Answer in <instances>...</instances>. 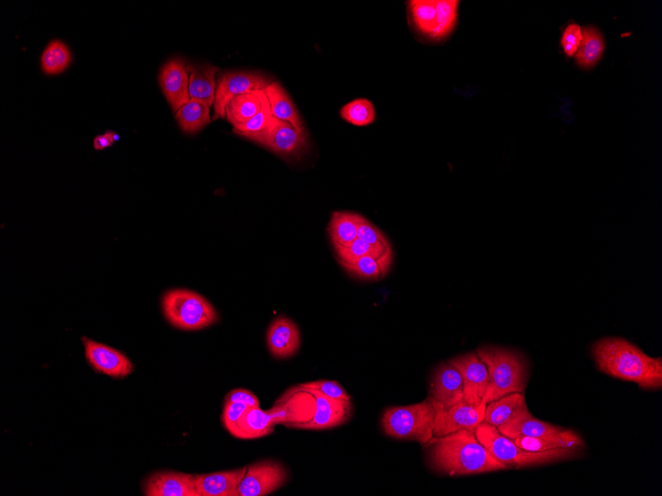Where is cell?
Wrapping results in <instances>:
<instances>
[{
    "instance_id": "cell-1",
    "label": "cell",
    "mask_w": 662,
    "mask_h": 496,
    "mask_svg": "<svg viewBox=\"0 0 662 496\" xmlns=\"http://www.w3.org/2000/svg\"><path fill=\"white\" fill-rule=\"evenodd\" d=\"M424 449L428 466L443 475L470 476L510 470L491 455L470 430L435 436Z\"/></svg>"
},
{
    "instance_id": "cell-2",
    "label": "cell",
    "mask_w": 662,
    "mask_h": 496,
    "mask_svg": "<svg viewBox=\"0 0 662 496\" xmlns=\"http://www.w3.org/2000/svg\"><path fill=\"white\" fill-rule=\"evenodd\" d=\"M592 356L604 374L636 384L646 390L662 388L661 357H652L633 343L618 337L593 344Z\"/></svg>"
},
{
    "instance_id": "cell-3",
    "label": "cell",
    "mask_w": 662,
    "mask_h": 496,
    "mask_svg": "<svg viewBox=\"0 0 662 496\" xmlns=\"http://www.w3.org/2000/svg\"><path fill=\"white\" fill-rule=\"evenodd\" d=\"M476 438L500 463L509 469H522L556 463L573 459L579 450L557 449L531 452L520 448L512 439L502 434L497 427L482 422L474 431Z\"/></svg>"
},
{
    "instance_id": "cell-4",
    "label": "cell",
    "mask_w": 662,
    "mask_h": 496,
    "mask_svg": "<svg viewBox=\"0 0 662 496\" xmlns=\"http://www.w3.org/2000/svg\"><path fill=\"white\" fill-rule=\"evenodd\" d=\"M476 352L486 364L490 377L484 405L515 392L523 394L528 367L521 354L499 347H481Z\"/></svg>"
},
{
    "instance_id": "cell-5",
    "label": "cell",
    "mask_w": 662,
    "mask_h": 496,
    "mask_svg": "<svg viewBox=\"0 0 662 496\" xmlns=\"http://www.w3.org/2000/svg\"><path fill=\"white\" fill-rule=\"evenodd\" d=\"M435 405L429 397L416 405L387 408L381 423L387 436L424 446L435 437Z\"/></svg>"
},
{
    "instance_id": "cell-6",
    "label": "cell",
    "mask_w": 662,
    "mask_h": 496,
    "mask_svg": "<svg viewBox=\"0 0 662 496\" xmlns=\"http://www.w3.org/2000/svg\"><path fill=\"white\" fill-rule=\"evenodd\" d=\"M163 310L171 325L181 330H202L219 321L218 313L207 299L187 290H174L165 294Z\"/></svg>"
},
{
    "instance_id": "cell-7",
    "label": "cell",
    "mask_w": 662,
    "mask_h": 496,
    "mask_svg": "<svg viewBox=\"0 0 662 496\" xmlns=\"http://www.w3.org/2000/svg\"><path fill=\"white\" fill-rule=\"evenodd\" d=\"M244 138L289 160L300 159L309 146V134L305 130H296L289 122L275 118L264 130Z\"/></svg>"
},
{
    "instance_id": "cell-8",
    "label": "cell",
    "mask_w": 662,
    "mask_h": 496,
    "mask_svg": "<svg viewBox=\"0 0 662 496\" xmlns=\"http://www.w3.org/2000/svg\"><path fill=\"white\" fill-rule=\"evenodd\" d=\"M286 466L275 460H262L247 466L236 496H266L277 491L289 480Z\"/></svg>"
},
{
    "instance_id": "cell-9",
    "label": "cell",
    "mask_w": 662,
    "mask_h": 496,
    "mask_svg": "<svg viewBox=\"0 0 662 496\" xmlns=\"http://www.w3.org/2000/svg\"><path fill=\"white\" fill-rule=\"evenodd\" d=\"M270 83L269 78L255 72L227 71L218 75L213 120L225 118V108L235 97L264 90Z\"/></svg>"
},
{
    "instance_id": "cell-10",
    "label": "cell",
    "mask_w": 662,
    "mask_h": 496,
    "mask_svg": "<svg viewBox=\"0 0 662 496\" xmlns=\"http://www.w3.org/2000/svg\"><path fill=\"white\" fill-rule=\"evenodd\" d=\"M449 362L458 368L462 377L464 402L475 408L483 405L490 385V377L486 364L477 352L455 356Z\"/></svg>"
},
{
    "instance_id": "cell-11",
    "label": "cell",
    "mask_w": 662,
    "mask_h": 496,
    "mask_svg": "<svg viewBox=\"0 0 662 496\" xmlns=\"http://www.w3.org/2000/svg\"><path fill=\"white\" fill-rule=\"evenodd\" d=\"M432 401L436 408L435 429H433V435L436 437L460 430L474 432L477 427L484 422L486 410L484 403L475 408L463 401L447 409L437 401L433 399Z\"/></svg>"
},
{
    "instance_id": "cell-12",
    "label": "cell",
    "mask_w": 662,
    "mask_h": 496,
    "mask_svg": "<svg viewBox=\"0 0 662 496\" xmlns=\"http://www.w3.org/2000/svg\"><path fill=\"white\" fill-rule=\"evenodd\" d=\"M301 387V386H300ZM313 397L316 412L309 421L299 424L295 429L326 430L346 423L352 413L351 400L329 398L321 392L301 387Z\"/></svg>"
},
{
    "instance_id": "cell-13",
    "label": "cell",
    "mask_w": 662,
    "mask_h": 496,
    "mask_svg": "<svg viewBox=\"0 0 662 496\" xmlns=\"http://www.w3.org/2000/svg\"><path fill=\"white\" fill-rule=\"evenodd\" d=\"M159 82L169 105L174 112L177 113L181 107L187 105L191 100L187 63L180 59V57L170 60L164 65L159 75Z\"/></svg>"
},
{
    "instance_id": "cell-14",
    "label": "cell",
    "mask_w": 662,
    "mask_h": 496,
    "mask_svg": "<svg viewBox=\"0 0 662 496\" xmlns=\"http://www.w3.org/2000/svg\"><path fill=\"white\" fill-rule=\"evenodd\" d=\"M83 343L87 360L98 372L117 378L133 372L132 363L121 352L87 338H83Z\"/></svg>"
},
{
    "instance_id": "cell-15",
    "label": "cell",
    "mask_w": 662,
    "mask_h": 496,
    "mask_svg": "<svg viewBox=\"0 0 662 496\" xmlns=\"http://www.w3.org/2000/svg\"><path fill=\"white\" fill-rule=\"evenodd\" d=\"M429 397L447 409L463 402V380L458 368L450 362L440 364L432 376Z\"/></svg>"
},
{
    "instance_id": "cell-16",
    "label": "cell",
    "mask_w": 662,
    "mask_h": 496,
    "mask_svg": "<svg viewBox=\"0 0 662 496\" xmlns=\"http://www.w3.org/2000/svg\"><path fill=\"white\" fill-rule=\"evenodd\" d=\"M267 346L269 352L275 359H289L300 349L301 332L299 327L286 316L277 317L268 328Z\"/></svg>"
},
{
    "instance_id": "cell-17",
    "label": "cell",
    "mask_w": 662,
    "mask_h": 496,
    "mask_svg": "<svg viewBox=\"0 0 662 496\" xmlns=\"http://www.w3.org/2000/svg\"><path fill=\"white\" fill-rule=\"evenodd\" d=\"M147 496H199L195 476L181 471L154 472L144 482Z\"/></svg>"
},
{
    "instance_id": "cell-18",
    "label": "cell",
    "mask_w": 662,
    "mask_h": 496,
    "mask_svg": "<svg viewBox=\"0 0 662 496\" xmlns=\"http://www.w3.org/2000/svg\"><path fill=\"white\" fill-rule=\"evenodd\" d=\"M497 429L510 439H515L520 436L542 437L564 430L561 427L533 418L527 405L521 408Z\"/></svg>"
},
{
    "instance_id": "cell-19",
    "label": "cell",
    "mask_w": 662,
    "mask_h": 496,
    "mask_svg": "<svg viewBox=\"0 0 662 496\" xmlns=\"http://www.w3.org/2000/svg\"><path fill=\"white\" fill-rule=\"evenodd\" d=\"M247 466L236 470L212 472L195 476V487L199 496H236Z\"/></svg>"
},
{
    "instance_id": "cell-20",
    "label": "cell",
    "mask_w": 662,
    "mask_h": 496,
    "mask_svg": "<svg viewBox=\"0 0 662 496\" xmlns=\"http://www.w3.org/2000/svg\"><path fill=\"white\" fill-rule=\"evenodd\" d=\"M520 448L531 452L550 451L557 449L580 450L585 448V442L573 430L564 429L557 433L542 437L520 436L512 439Z\"/></svg>"
},
{
    "instance_id": "cell-21",
    "label": "cell",
    "mask_w": 662,
    "mask_h": 496,
    "mask_svg": "<svg viewBox=\"0 0 662 496\" xmlns=\"http://www.w3.org/2000/svg\"><path fill=\"white\" fill-rule=\"evenodd\" d=\"M277 426L275 418L268 410L248 408L236 425L233 437L242 440H253L270 435Z\"/></svg>"
},
{
    "instance_id": "cell-22",
    "label": "cell",
    "mask_w": 662,
    "mask_h": 496,
    "mask_svg": "<svg viewBox=\"0 0 662 496\" xmlns=\"http://www.w3.org/2000/svg\"><path fill=\"white\" fill-rule=\"evenodd\" d=\"M190 77L189 92L191 100L207 103L212 107L215 99L216 82L220 68L211 65L187 64Z\"/></svg>"
},
{
    "instance_id": "cell-23",
    "label": "cell",
    "mask_w": 662,
    "mask_h": 496,
    "mask_svg": "<svg viewBox=\"0 0 662 496\" xmlns=\"http://www.w3.org/2000/svg\"><path fill=\"white\" fill-rule=\"evenodd\" d=\"M393 259L392 251L381 257L365 256L350 262H339L351 275L362 281H379L389 272Z\"/></svg>"
},
{
    "instance_id": "cell-24",
    "label": "cell",
    "mask_w": 662,
    "mask_h": 496,
    "mask_svg": "<svg viewBox=\"0 0 662 496\" xmlns=\"http://www.w3.org/2000/svg\"><path fill=\"white\" fill-rule=\"evenodd\" d=\"M270 103L273 117L289 122L296 130L304 131V125L298 111L282 86L277 82H271L264 89Z\"/></svg>"
},
{
    "instance_id": "cell-25",
    "label": "cell",
    "mask_w": 662,
    "mask_h": 496,
    "mask_svg": "<svg viewBox=\"0 0 662 496\" xmlns=\"http://www.w3.org/2000/svg\"><path fill=\"white\" fill-rule=\"evenodd\" d=\"M359 214L336 212L331 216L328 233L336 251L347 247L357 239Z\"/></svg>"
},
{
    "instance_id": "cell-26",
    "label": "cell",
    "mask_w": 662,
    "mask_h": 496,
    "mask_svg": "<svg viewBox=\"0 0 662 496\" xmlns=\"http://www.w3.org/2000/svg\"><path fill=\"white\" fill-rule=\"evenodd\" d=\"M264 90L248 92L235 97L225 108V118L233 127L242 125L260 111Z\"/></svg>"
},
{
    "instance_id": "cell-27",
    "label": "cell",
    "mask_w": 662,
    "mask_h": 496,
    "mask_svg": "<svg viewBox=\"0 0 662 496\" xmlns=\"http://www.w3.org/2000/svg\"><path fill=\"white\" fill-rule=\"evenodd\" d=\"M408 7L417 32L430 40L437 27V0H412Z\"/></svg>"
},
{
    "instance_id": "cell-28",
    "label": "cell",
    "mask_w": 662,
    "mask_h": 496,
    "mask_svg": "<svg viewBox=\"0 0 662 496\" xmlns=\"http://www.w3.org/2000/svg\"><path fill=\"white\" fill-rule=\"evenodd\" d=\"M524 395L521 392L510 394L486 405L484 422L498 427L507 422L521 408L526 406Z\"/></svg>"
},
{
    "instance_id": "cell-29",
    "label": "cell",
    "mask_w": 662,
    "mask_h": 496,
    "mask_svg": "<svg viewBox=\"0 0 662 496\" xmlns=\"http://www.w3.org/2000/svg\"><path fill=\"white\" fill-rule=\"evenodd\" d=\"M211 107L207 103L190 100L176 113V119L182 131L192 134L200 131L212 121Z\"/></svg>"
},
{
    "instance_id": "cell-30",
    "label": "cell",
    "mask_w": 662,
    "mask_h": 496,
    "mask_svg": "<svg viewBox=\"0 0 662 496\" xmlns=\"http://www.w3.org/2000/svg\"><path fill=\"white\" fill-rule=\"evenodd\" d=\"M584 39L575 54L576 62L581 67H595L605 51V41L602 34L595 27H588L582 31Z\"/></svg>"
},
{
    "instance_id": "cell-31",
    "label": "cell",
    "mask_w": 662,
    "mask_h": 496,
    "mask_svg": "<svg viewBox=\"0 0 662 496\" xmlns=\"http://www.w3.org/2000/svg\"><path fill=\"white\" fill-rule=\"evenodd\" d=\"M460 2L458 0H437V27L430 41L440 42L458 26Z\"/></svg>"
},
{
    "instance_id": "cell-32",
    "label": "cell",
    "mask_w": 662,
    "mask_h": 496,
    "mask_svg": "<svg viewBox=\"0 0 662 496\" xmlns=\"http://www.w3.org/2000/svg\"><path fill=\"white\" fill-rule=\"evenodd\" d=\"M72 56L70 50L61 41H52L46 47L41 57V65L44 73L47 75H58L63 73L68 65L71 64Z\"/></svg>"
},
{
    "instance_id": "cell-33",
    "label": "cell",
    "mask_w": 662,
    "mask_h": 496,
    "mask_svg": "<svg viewBox=\"0 0 662 496\" xmlns=\"http://www.w3.org/2000/svg\"><path fill=\"white\" fill-rule=\"evenodd\" d=\"M341 118L356 126H368L376 120L373 103L367 98L354 99L340 110Z\"/></svg>"
},
{
    "instance_id": "cell-34",
    "label": "cell",
    "mask_w": 662,
    "mask_h": 496,
    "mask_svg": "<svg viewBox=\"0 0 662 496\" xmlns=\"http://www.w3.org/2000/svg\"><path fill=\"white\" fill-rule=\"evenodd\" d=\"M274 117L271 110L270 103L264 91L262 96V108L260 111L255 115L254 118L251 119L247 122L233 127V130L236 134L245 137L250 134H255L267 129V127L273 121Z\"/></svg>"
},
{
    "instance_id": "cell-35",
    "label": "cell",
    "mask_w": 662,
    "mask_h": 496,
    "mask_svg": "<svg viewBox=\"0 0 662 496\" xmlns=\"http://www.w3.org/2000/svg\"><path fill=\"white\" fill-rule=\"evenodd\" d=\"M357 238L367 242L380 255H384L388 251H392L389 242H388L381 231L363 216H360L359 219Z\"/></svg>"
},
{
    "instance_id": "cell-36",
    "label": "cell",
    "mask_w": 662,
    "mask_h": 496,
    "mask_svg": "<svg viewBox=\"0 0 662 496\" xmlns=\"http://www.w3.org/2000/svg\"><path fill=\"white\" fill-rule=\"evenodd\" d=\"M389 252V251H388ZM339 262H350L365 256L381 257L378 252L360 239L354 240L347 247L336 250Z\"/></svg>"
},
{
    "instance_id": "cell-37",
    "label": "cell",
    "mask_w": 662,
    "mask_h": 496,
    "mask_svg": "<svg viewBox=\"0 0 662 496\" xmlns=\"http://www.w3.org/2000/svg\"><path fill=\"white\" fill-rule=\"evenodd\" d=\"M305 388H310L321 392L324 396L337 399V400H351V397L348 392L341 387V385L335 380H315V382H309L301 385Z\"/></svg>"
},
{
    "instance_id": "cell-38",
    "label": "cell",
    "mask_w": 662,
    "mask_h": 496,
    "mask_svg": "<svg viewBox=\"0 0 662 496\" xmlns=\"http://www.w3.org/2000/svg\"><path fill=\"white\" fill-rule=\"evenodd\" d=\"M247 408L248 407L243 403L224 401L222 420L225 429L232 435L234 434L237 422Z\"/></svg>"
},
{
    "instance_id": "cell-39",
    "label": "cell",
    "mask_w": 662,
    "mask_h": 496,
    "mask_svg": "<svg viewBox=\"0 0 662 496\" xmlns=\"http://www.w3.org/2000/svg\"><path fill=\"white\" fill-rule=\"evenodd\" d=\"M582 39H584V34H582L581 27L577 25L568 26L562 38V46L564 53L568 57L574 56L580 47Z\"/></svg>"
},
{
    "instance_id": "cell-40",
    "label": "cell",
    "mask_w": 662,
    "mask_h": 496,
    "mask_svg": "<svg viewBox=\"0 0 662 496\" xmlns=\"http://www.w3.org/2000/svg\"><path fill=\"white\" fill-rule=\"evenodd\" d=\"M225 401L243 403L248 408H260V401L253 391L236 388L227 394Z\"/></svg>"
},
{
    "instance_id": "cell-41",
    "label": "cell",
    "mask_w": 662,
    "mask_h": 496,
    "mask_svg": "<svg viewBox=\"0 0 662 496\" xmlns=\"http://www.w3.org/2000/svg\"><path fill=\"white\" fill-rule=\"evenodd\" d=\"M119 140V135L113 132H107L105 135L97 136L94 141V147L97 150H104L110 147L114 142Z\"/></svg>"
}]
</instances>
